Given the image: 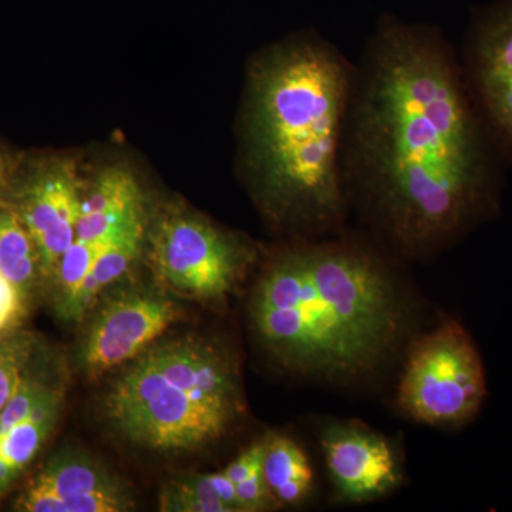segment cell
Wrapping results in <instances>:
<instances>
[{
  "instance_id": "6da1fadb",
  "label": "cell",
  "mask_w": 512,
  "mask_h": 512,
  "mask_svg": "<svg viewBox=\"0 0 512 512\" xmlns=\"http://www.w3.org/2000/svg\"><path fill=\"white\" fill-rule=\"evenodd\" d=\"M460 64L433 29L384 22L355 64L343 138L352 211L414 261L495 210L493 167Z\"/></svg>"
},
{
  "instance_id": "7402d4cb",
  "label": "cell",
  "mask_w": 512,
  "mask_h": 512,
  "mask_svg": "<svg viewBox=\"0 0 512 512\" xmlns=\"http://www.w3.org/2000/svg\"><path fill=\"white\" fill-rule=\"evenodd\" d=\"M266 440L256 441L251 447L247 448L244 453L239 454L227 468H225V476L229 478L235 485L242 483L247 478L254 476L264 467Z\"/></svg>"
},
{
  "instance_id": "277c9868",
  "label": "cell",
  "mask_w": 512,
  "mask_h": 512,
  "mask_svg": "<svg viewBox=\"0 0 512 512\" xmlns=\"http://www.w3.org/2000/svg\"><path fill=\"white\" fill-rule=\"evenodd\" d=\"M106 409L133 443L174 453L222 439L244 403L227 350L184 339L143 353L111 387Z\"/></svg>"
},
{
  "instance_id": "52a82bcc",
  "label": "cell",
  "mask_w": 512,
  "mask_h": 512,
  "mask_svg": "<svg viewBox=\"0 0 512 512\" xmlns=\"http://www.w3.org/2000/svg\"><path fill=\"white\" fill-rule=\"evenodd\" d=\"M320 446L333 490L342 503H372L403 483V463L396 447L362 421L330 423L320 434Z\"/></svg>"
},
{
  "instance_id": "7a4b0ae2",
  "label": "cell",
  "mask_w": 512,
  "mask_h": 512,
  "mask_svg": "<svg viewBox=\"0 0 512 512\" xmlns=\"http://www.w3.org/2000/svg\"><path fill=\"white\" fill-rule=\"evenodd\" d=\"M251 315L284 365L330 383L373 375L402 348L414 319L387 252L343 231L281 252L256 285Z\"/></svg>"
},
{
  "instance_id": "7c38bea8",
  "label": "cell",
  "mask_w": 512,
  "mask_h": 512,
  "mask_svg": "<svg viewBox=\"0 0 512 512\" xmlns=\"http://www.w3.org/2000/svg\"><path fill=\"white\" fill-rule=\"evenodd\" d=\"M264 477L269 494L278 507H292L312 494L313 468L305 450L291 437H265Z\"/></svg>"
},
{
  "instance_id": "5bb4252c",
  "label": "cell",
  "mask_w": 512,
  "mask_h": 512,
  "mask_svg": "<svg viewBox=\"0 0 512 512\" xmlns=\"http://www.w3.org/2000/svg\"><path fill=\"white\" fill-rule=\"evenodd\" d=\"M141 239H143L141 220L134 222L111 239L90 274L84 279L82 288L79 289L72 305L64 315L66 318H82L84 313L97 302L101 291L126 274L140 251Z\"/></svg>"
},
{
  "instance_id": "d6986e66",
  "label": "cell",
  "mask_w": 512,
  "mask_h": 512,
  "mask_svg": "<svg viewBox=\"0 0 512 512\" xmlns=\"http://www.w3.org/2000/svg\"><path fill=\"white\" fill-rule=\"evenodd\" d=\"M53 394L56 393L46 389L39 382L30 380L28 376L23 377L18 390L0 412V434L29 419L36 412L37 407L50 399Z\"/></svg>"
},
{
  "instance_id": "2e32d148",
  "label": "cell",
  "mask_w": 512,
  "mask_h": 512,
  "mask_svg": "<svg viewBox=\"0 0 512 512\" xmlns=\"http://www.w3.org/2000/svg\"><path fill=\"white\" fill-rule=\"evenodd\" d=\"M113 238L101 239V241H86V239L76 238L64 252L55 272L57 289H59L60 311L63 315H66L77 292L82 288L84 279L90 274L97 259Z\"/></svg>"
},
{
  "instance_id": "ffe728a7",
  "label": "cell",
  "mask_w": 512,
  "mask_h": 512,
  "mask_svg": "<svg viewBox=\"0 0 512 512\" xmlns=\"http://www.w3.org/2000/svg\"><path fill=\"white\" fill-rule=\"evenodd\" d=\"M28 349L25 343L0 340V412L25 377Z\"/></svg>"
},
{
  "instance_id": "44dd1931",
  "label": "cell",
  "mask_w": 512,
  "mask_h": 512,
  "mask_svg": "<svg viewBox=\"0 0 512 512\" xmlns=\"http://www.w3.org/2000/svg\"><path fill=\"white\" fill-rule=\"evenodd\" d=\"M23 315V293L0 275V340L19 325Z\"/></svg>"
},
{
  "instance_id": "8992f818",
  "label": "cell",
  "mask_w": 512,
  "mask_h": 512,
  "mask_svg": "<svg viewBox=\"0 0 512 512\" xmlns=\"http://www.w3.org/2000/svg\"><path fill=\"white\" fill-rule=\"evenodd\" d=\"M151 256L164 285L207 302H224L255 261L254 248L241 238L185 215L161 221Z\"/></svg>"
},
{
  "instance_id": "30bf717a",
  "label": "cell",
  "mask_w": 512,
  "mask_h": 512,
  "mask_svg": "<svg viewBox=\"0 0 512 512\" xmlns=\"http://www.w3.org/2000/svg\"><path fill=\"white\" fill-rule=\"evenodd\" d=\"M19 217L35 242L40 268L55 274L64 252L76 239L80 217L73 175L63 170L40 174L25 192Z\"/></svg>"
},
{
  "instance_id": "ac0fdd59",
  "label": "cell",
  "mask_w": 512,
  "mask_h": 512,
  "mask_svg": "<svg viewBox=\"0 0 512 512\" xmlns=\"http://www.w3.org/2000/svg\"><path fill=\"white\" fill-rule=\"evenodd\" d=\"M161 511L232 512L212 484L210 474L181 481L161 497Z\"/></svg>"
},
{
  "instance_id": "4fadbf2b",
  "label": "cell",
  "mask_w": 512,
  "mask_h": 512,
  "mask_svg": "<svg viewBox=\"0 0 512 512\" xmlns=\"http://www.w3.org/2000/svg\"><path fill=\"white\" fill-rule=\"evenodd\" d=\"M57 407L59 396L53 394L29 419L0 434V495L8 491L39 453L55 424Z\"/></svg>"
},
{
  "instance_id": "3957f363",
  "label": "cell",
  "mask_w": 512,
  "mask_h": 512,
  "mask_svg": "<svg viewBox=\"0 0 512 512\" xmlns=\"http://www.w3.org/2000/svg\"><path fill=\"white\" fill-rule=\"evenodd\" d=\"M355 63L320 36L276 47L251 74L248 158L262 200L302 238L345 231L343 138Z\"/></svg>"
},
{
  "instance_id": "9a60e30c",
  "label": "cell",
  "mask_w": 512,
  "mask_h": 512,
  "mask_svg": "<svg viewBox=\"0 0 512 512\" xmlns=\"http://www.w3.org/2000/svg\"><path fill=\"white\" fill-rule=\"evenodd\" d=\"M40 266L39 254L18 212L0 214V275L26 292Z\"/></svg>"
},
{
  "instance_id": "8fae6325",
  "label": "cell",
  "mask_w": 512,
  "mask_h": 512,
  "mask_svg": "<svg viewBox=\"0 0 512 512\" xmlns=\"http://www.w3.org/2000/svg\"><path fill=\"white\" fill-rule=\"evenodd\" d=\"M33 483L55 495L60 512L126 510L119 488L96 464L80 458L52 461Z\"/></svg>"
},
{
  "instance_id": "5b68a950",
  "label": "cell",
  "mask_w": 512,
  "mask_h": 512,
  "mask_svg": "<svg viewBox=\"0 0 512 512\" xmlns=\"http://www.w3.org/2000/svg\"><path fill=\"white\" fill-rule=\"evenodd\" d=\"M488 387L476 342L454 318H443L414 340L396 392L409 419L431 427H461L483 409Z\"/></svg>"
},
{
  "instance_id": "e0dca14e",
  "label": "cell",
  "mask_w": 512,
  "mask_h": 512,
  "mask_svg": "<svg viewBox=\"0 0 512 512\" xmlns=\"http://www.w3.org/2000/svg\"><path fill=\"white\" fill-rule=\"evenodd\" d=\"M140 205V191L131 175L121 170L103 174L93 190L80 201V215L127 210Z\"/></svg>"
},
{
  "instance_id": "9c48e42d",
  "label": "cell",
  "mask_w": 512,
  "mask_h": 512,
  "mask_svg": "<svg viewBox=\"0 0 512 512\" xmlns=\"http://www.w3.org/2000/svg\"><path fill=\"white\" fill-rule=\"evenodd\" d=\"M468 64L485 119L512 153V6L477 29L468 46Z\"/></svg>"
},
{
  "instance_id": "603a6c76",
  "label": "cell",
  "mask_w": 512,
  "mask_h": 512,
  "mask_svg": "<svg viewBox=\"0 0 512 512\" xmlns=\"http://www.w3.org/2000/svg\"><path fill=\"white\" fill-rule=\"evenodd\" d=\"M0 174H2V164H0Z\"/></svg>"
},
{
  "instance_id": "ba28073f",
  "label": "cell",
  "mask_w": 512,
  "mask_h": 512,
  "mask_svg": "<svg viewBox=\"0 0 512 512\" xmlns=\"http://www.w3.org/2000/svg\"><path fill=\"white\" fill-rule=\"evenodd\" d=\"M178 316L177 306L157 295L134 293L107 303L87 336L83 353L87 369L103 373L134 359Z\"/></svg>"
}]
</instances>
